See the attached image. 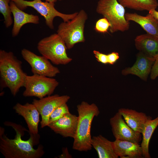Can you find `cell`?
<instances>
[{"instance_id":"9c48e42d","label":"cell","mask_w":158,"mask_h":158,"mask_svg":"<svg viewBox=\"0 0 158 158\" xmlns=\"http://www.w3.org/2000/svg\"><path fill=\"white\" fill-rule=\"evenodd\" d=\"M23 59L30 65L33 74L53 78L60 73L59 69L53 66L50 61L44 56H38L26 49L21 51Z\"/></svg>"},{"instance_id":"7c38bea8","label":"cell","mask_w":158,"mask_h":158,"mask_svg":"<svg viewBox=\"0 0 158 158\" xmlns=\"http://www.w3.org/2000/svg\"><path fill=\"white\" fill-rule=\"evenodd\" d=\"M13 109L18 115L24 119L27 125L30 135H38V125L40 121V114L32 103H27L22 104L17 103Z\"/></svg>"},{"instance_id":"5bb4252c","label":"cell","mask_w":158,"mask_h":158,"mask_svg":"<svg viewBox=\"0 0 158 158\" xmlns=\"http://www.w3.org/2000/svg\"><path fill=\"white\" fill-rule=\"evenodd\" d=\"M155 60L154 58L148 57L139 51L137 55L136 60L134 64L130 67L123 70L121 73L124 75L130 74L135 75L146 81Z\"/></svg>"},{"instance_id":"9a60e30c","label":"cell","mask_w":158,"mask_h":158,"mask_svg":"<svg viewBox=\"0 0 158 158\" xmlns=\"http://www.w3.org/2000/svg\"><path fill=\"white\" fill-rule=\"evenodd\" d=\"M10 6L14 20L12 30L13 37H16L18 35L24 25L27 23L37 24L39 23L40 18L38 16L24 12L20 9L12 1H10Z\"/></svg>"},{"instance_id":"1f68e13d","label":"cell","mask_w":158,"mask_h":158,"mask_svg":"<svg viewBox=\"0 0 158 158\" xmlns=\"http://www.w3.org/2000/svg\"><path fill=\"white\" fill-rule=\"evenodd\" d=\"M59 0V1H61L62 0Z\"/></svg>"},{"instance_id":"4fadbf2b","label":"cell","mask_w":158,"mask_h":158,"mask_svg":"<svg viewBox=\"0 0 158 158\" xmlns=\"http://www.w3.org/2000/svg\"><path fill=\"white\" fill-rule=\"evenodd\" d=\"M78 117L70 112L57 121L49 124L47 126L54 132L63 137L74 138L75 135Z\"/></svg>"},{"instance_id":"7a4b0ae2","label":"cell","mask_w":158,"mask_h":158,"mask_svg":"<svg viewBox=\"0 0 158 158\" xmlns=\"http://www.w3.org/2000/svg\"><path fill=\"white\" fill-rule=\"evenodd\" d=\"M22 63L13 52L0 49V83L3 88H8L13 96L24 87L27 75L22 69Z\"/></svg>"},{"instance_id":"484cf974","label":"cell","mask_w":158,"mask_h":158,"mask_svg":"<svg viewBox=\"0 0 158 158\" xmlns=\"http://www.w3.org/2000/svg\"><path fill=\"white\" fill-rule=\"evenodd\" d=\"M93 53L98 62L104 64L108 63L107 54L102 53L96 50L93 51Z\"/></svg>"},{"instance_id":"4dcf8cb0","label":"cell","mask_w":158,"mask_h":158,"mask_svg":"<svg viewBox=\"0 0 158 158\" xmlns=\"http://www.w3.org/2000/svg\"><path fill=\"white\" fill-rule=\"evenodd\" d=\"M46 1L49 2L55 3L56 2L57 0H45Z\"/></svg>"},{"instance_id":"d4e9b609","label":"cell","mask_w":158,"mask_h":158,"mask_svg":"<svg viewBox=\"0 0 158 158\" xmlns=\"http://www.w3.org/2000/svg\"><path fill=\"white\" fill-rule=\"evenodd\" d=\"M110 26V24L105 18L98 20L96 22L95 30L97 32L104 33L107 32Z\"/></svg>"},{"instance_id":"3957f363","label":"cell","mask_w":158,"mask_h":158,"mask_svg":"<svg viewBox=\"0 0 158 158\" xmlns=\"http://www.w3.org/2000/svg\"><path fill=\"white\" fill-rule=\"evenodd\" d=\"M77 110L78 121L73 148L80 152H87L91 150L92 147L91 134L92 123L94 117L98 116L100 111L95 104H90L84 101L77 105Z\"/></svg>"},{"instance_id":"d6986e66","label":"cell","mask_w":158,"mask_h":158,"mask_svg":"<svg viewBox=\"0 0 158 158\" xmlns=\"http://www.w3.org/2000/svg\"><path fill=\"white\" fill-rule=\"evenodd\" d=\"M126 20L132 21L139 24L146 32L158 39V21L151 15L148 13L143 16L136 13H125Z\"/></svg>"},{"instance_id":"8fae6325","label":"cell","mask_w":158,"mask_h":158,"mask_svg":"<svg viewBox=\"0 0 158 158\" xmlns=\"http://www.w3.org/2000/svg\"><path fill=\"white\" fill-rule=\"evenodd\" d=\"M112 132L116 139L139 144L142 134L133 130L126 122L122 116L117 112L110 119Z\"/></svg>"},{"instance_id":"f546056e","label":"cell","mask_w":158,"mask_h":158,"mask_svg":"<svg viewBox=\"0 0 158 158\" xmlns=\"http://www.w3.org/2000/svg\"><path fill=\"white\" fill-rule=\"evenodd\" d=\"M149 13L158 21V11L156 9H152L149 11Z\"/></svg>"},{"instance_id":"5b68a950","label":"cell","mask_w":158,"mask_h":158,"mask_svg":"<svg viewBox=\"0 0 158 158\" xmlns=\"http://www.w3.org/2000/svg\"><path fill=\"white\" fill-rule=\"evenodd\" d=\"M96 11L108 20L110 24L109 29L111 33L118 31L123 32L129 29V21L125 17V7L118 0H99Z\"/></svg>"},{"instance_id":"8992f818","label":"cell","mask_w":158,"mask_h":158,"mask_svg":"<svg viewBox=\"0 0 158 158\" xmlns=\"http://www.w3.org/2000/svg\"><path fill=\"white\" fill-rule=\"evenodd\" d=\"M87 18L85 11L81 10L74 18L62 22L58 26L57 33L64 42L67 49H72L78 43L85 41L84 29Z\"/></svg>"},{"instance_id":"e0dca14e","label":"cell","mask_w":158,"mask_h":158,"mask_svg":"<svg viewBox=\"0 0 158 158\" xmlns=\"http://www.w3.org/2000/svg\"><path fill=\"white\" fill-rule=\"evenodd\" d=\"M118 112L130 127L135 132L141 134L146 121L152 118L144 113L138 112L132 109L121 108Z\"/></svg>"},{"instance_id":"6da1fadb","label":"cell","mask_w":158,"mask_h":158,"mask_svg":"<svg viewBox=\"0 0 158 158\" xmlns=\"http://www.w3.org/2000/svg\"><path fill=\"white\" fill-rule=\"evenodd\" d=\"M4 124L12 127L16 133L14 139H9L5 134L4 128L0 127V151L5 158H40L44 155L42 145L36 149L33 147L39 143V135H30L28 140H23L24 131H28L25 128L10 121H5Z\"/></svg>"},{"instance_id":"603a6c76","label":"cell","mask_w":158,"mask_h":158,"mask_svg":"<svg viewBox=\"0 0 158 158\" xmlns=\"http://www.w3.org/2000/svg\"><path fill=\"white\" fill-rule=\"evenodd\" d=\"M10 0H0V12L4 17V23L7 28L9 27L13 23L12 13L10 6Z\"/></svg>"},{"instance_id":"cb8c5ba5","label":"cell","mask_w":158,"mask_h":158,"mask_svg":"<svg viewBox=\"0 0 158 158\" xmlns=\"http://www.w3.org/2000/svg\"><path fill=\"white\" fill-rule=\"evenodd\" d=\"M69 113L70 112L66 103L60 105L56 108L51 114L49 118L48 124L57 121Z\"/></svg>"},{"instance_id":"44dd1931","label":"cell","mask_w":158,"mask_h":158,"mask_svg":"<svg viewBox=\"0 0 158 158\" xmlns=\"http://www.w3.org/2000/svg\"><path fill=\"white\" fill-rule=\"evenodd\" d=\"M158 126V116L154 119H148L144 125L141 133L142 138L140 145L143 158H151L149 148L150 142L154 131Z\"/></svg>"},{"instance_id":"f1b7e54d","label":"cell","mask_w":158,"mask_h":158,"mask_svg":"<svg viewBox=\"0 0 158 158\" xmlns=\"http://www.w3.org/2000/svg\"><path fill=\"white\" fill-rule=\"evenodd\" d=\"M63 153L61 154V157L63 158H71V156L68 153V149L67 148H64L63 149Z\"/></svg>"},{"instance_id":"ac0fdd59","label":"cell","mask_w":158,"mask_h":158,"mask_svg":"<svg viewBox=\"0 0 158 158\" xmlns=\"http://www.w3.org/2000/svg\"><path fill=\"white\" fill-rule=\"evenodd\" d=\"M135 43L136 48L148 57L155 58L158 54V39L152 35L147 33L138 35Z\"/></svg>"},{"instance_id":"7402d4cb","label":"cell","mask_w":158,"mask_h":158,"mask_svg":"<svg viewBox=\"0 0 158 158\" xmlns=\"http://www.w3.org/2000/svg\"><path fill=\"white\" fill-rule=\"evenodd\" d=\"M125 8L137 11H150L158 6L157 0H118Z\"/></svg>"},{"instance_id":"30bf717a","label":"cell","mask_w":158,"mask_h":158,"mask_svg":"<svg viewBox=\"0 0 158 158\" xmlns=\"http://www.w3.org/2000/svg\"><path fill=\"white\" fill-rule=\"evenodd\" d=\"M70 98L68 95H50L39 99H34L32 103L37 109L41 116V127L47 126L49 117L53 111L60 105L67 102Z\"/></svg>"},{"instance_id":"ffe728a7","label":"cell","mask_w":158,"mask_h":158,"mask_svg":"<svg viewBox=\"0 0 158 158\" xmlns=\"http://www.w3.org/2000/svg\"><path fill=\"white\" fill-rule=\"evenodd\" d=\"M91 144L99 158H118L114 152L112 142L101 135L92 138Z\"/></svg>"},{"instance_id":"4316f807","label":"cell","mask_w":158,"mask_h":158,"mask_svg":"<svg viewBox=\"0 0 158 158\" xmlns=\"http://www.w3.org/2000/svg\"><path fill=\"white\" fill-rule=\"evenodd\" d=\"M155 58L150 72V78L152 80L155 79L158 76V54Z\"/></svg>"},{"instance_id":"277c9868","label":"cell","mask_w":158,"mask_h":158,"mask_svg":"<svg viewBox=\"0 0 158 158\" xmlns=\"http://www.w3.org/2000/svg\"><path fill=\"white\" fill-rule=\"evenodd\" d=\"M37 49L42 56L54 64L66 65L72 60L67 54L64 42L57 33L40 40L37 44Z\"/></svg>"},{"instance_id":"52a82bcc","label":"cell","mask_w":158,"mask_h":158,"mask_svg":"<svg viewBox=\"0 0 158 158\" xmlns=\"http://www.w3.org/2000/svg\"><path fill=\"white\" fill-rule=\"evenodd\" d=\"M14 2L20 10L23 11L28 7L35 10L45 20L46 25L51 29H54L53 20L56 17L61 18L63 22H67L74 18L78 12L66 14L61 13L54 7V3L47 1L43 2L41 0L28 1L25 0H10Z\"/></svg>"},{"instance_id":"ba28073f","label":"cell","mask_w":158,"mask_h":158,"mask_svg":"<svg viewBox=\"0 0 158 158\" xmlns=\"http://www.w3.org/2000/svg\"><path fill=\"white\" fill-rule=\"evenodd\" d=\"M59 85L55 78L36 74L27 75L23 93L25 97H35L41 99L51 95Z\"/></svg>"},{"instance_id":"83f0119b","label":"cell","mask_w":158,"mask_h":158,"mask_svg":"<svg viewBox=\"0 0 158 158\" xmlns=\"http://www.w3.org/2000/svg\"><path fill=\"white\" fill-rule=\"evenodd\" d=\"M108 63L114 64L119 59V56L118 52H113L107 54Z\"/></svg>"},{"instance_id":"2e32d148","label":"cell","mask_w":158,"mask_h":158,"mask_svg":"<svg viewBox=\"0 0 158 158\" xmlns=\"http://www.w3.org/2000/svg\"><path fill=\"white\" fill-rule=\"evenodd\" d=\"M114 153L121 158H141L142 150L139 144L117 139L112 142Z\"/></svg>"}]
</instances>
